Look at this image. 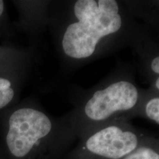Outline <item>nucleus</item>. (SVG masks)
Segmentation results:
<instances>
[{
  "instance_id": "obj_1",
  "label": "nucleus",
  "mask_w": 159,
  "mask_h": 159,
  "mask_svg": "<svg viewBox=\"0 0 159 159\" xmlns=\"http://www.w3.org/2000/svg\"><path fill=\"white\" fill-rule=\"evenodd\" d=\"M49 27L56 52L66 69L80 68L125 47L148 31L123 1H52Z\"/></svg>"
},
{
  "instance_id": "obj_2",
  "label": "nucleus",
  "mask_w": 159,
  "mask_h": 159,
  "mask_svg": "<svg viewBox=\"0 0 159 159\" xmlns=\"http://www.w3.org/2000/svg\"><path fill=\"white\" fill-rule=\"evenodd\" d=\"M70 113L49 114L27 98L0 116V146L5 159H65L77 142Z\"/></svg>"
},
{
  "instance_id": "obj_3",
  "label": "nucleus",
  "mask_w": 159,
  "mask_h": 159,
  "mask_svg": "<svg viewBox=\"0 0 159 159\" xmlns=\"http://www.w3.org/2000/svg\"><path fill=\"white\" fill-rule=\"evenodd\" d=\"M144 91L136 83L133 68L120 64L94 86L76 91L69 113L77 138L113 121L136 117Z\"/></svg>"
},
{
  "instance_id": "obj_4",
  "label": "nucleus",
  "mask_w": 159,
  "mask_h": 159,
  "mask_svg": "<svg viewBox=\"0 0 159 159\" xmlns=\"http://www.w3.org/2000/svg\"><path fill=\"white\" fill-rule=\"evenodd\" d=\"M147 135L128 119L113 121L80 136L65 159H124Z\"/></svg>"
},
{
  "instance_id": "obj_5",
  "label": "nucleus",
  "mask_w": 159,
  "mask_h": 159,
  "mask_svg": "<svg viewBox=\"0 0 159 159\" xmlns=\"http://www.w3.org/2000/svg\"><path fill=\"white\" fill-rule=\"evenodd\" d=\"M32 62V55L0 64V111L17 103Z\"/></svg>"
},
{
  "instance_id": "obj_6",
  "label": "nucleus",
  "mask_w": 159,
  "mask_h": 159,
  "mask_svg": "<svg viewBox=\"0 0 159 159\" xmlns=\"http://www.w3.org/2000/svg\"><path fill=\"white\" fill-rule=\"evenodd\" d=\"M137 57V67L150 83L149 90L159 95V41L149 30L132 47Z\"/></svg>"
},
{
  "instance_id": "obj_7",
  "label": "nucleus",
  "mask_w": 159,
  "mask_h": 159,
  "mask_svg": "<svg viewBox=\"0 0 159 159\" xmlns=\"http://www.w3.org/2000/svg\"><path fill=\"white\" fill-rule=\"evenodd\" d=\"M18 11L16 27L36 36L49 27L52 1H12Z\"/></svg>"
},
{
  "instance_id": "obj_8",
  "label": "nucleus",
  "mask_w": 159,
  "mask_h": 159,
  "mask_svg": "<svg viewBox=\"0 0 159 159\" xmlns=\"http://www.w3.org/2000/svg\"><path fill=\"white\" fill-rule=\"evenodd\" d=\"M136 117H143L159 125V95L149 89L144 90Z\"/></svg>"
},
{
  "instance_id": "obj_9",
  "label": "nucleus",
  "mask_w": 159,
  "mask_h": 159,
  "mask_svg": "<svg viewBox=\"0 0 159 159\" xmlns=\"http://www.w3.org/2000/svg\"><path fill=\"white\" fill-rule=\"evenodd\" d=\"M124 159H159V138L147 135L140 144Z\"/></svg>"
},
{
  "instance_id": "obj_10",
  "label": "nucleus",
  "mask_w": 159,
  "mask_h": 159,
  "mask_svg": "<svg viewBox=\"0 0 159 159\" xmlns=\"http://www.w3.org/2000/svg\"><path fill=\"white\" fill-rule=\"evenodd\" d=\"M30 55V52L25 49L11 46L0 45V64L23 58Z\"/></svg>"
},
{
  "instance_id": "obj_11",
  "label": "nucleus",
  "mask_w": 159,
  "mask_h": 159,
  "mask_svg": "<svg viewBox=\"0 0 159 159\" xmlns=\"http://www.w3.org/2000/svg\"><path fill=\"white\" fill-rule=\"evenodd\" d=\"M12 34L7 9V2L0 0V38L9 36Z\"/></svg>"
},
{
  "instance_id": "obj_12",
  "label": "nucleus",
  "mask_w": 159,
  "mask_h": 159,
  "mask_svg": "<svg viewBox=\"0 0 159 159\" xmlns=\"http://www.w3.org/2000/svg\"><path fill=\"white\" fill-rule=\"evenodd\" d=\"M0 159H5V156H4V153L2 152V150L1 146H0Z\"/></svg>"
}]
</instances>
